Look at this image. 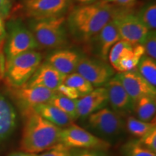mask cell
Returning a JSON list of instances; mask_svg holds the SVG:
<instances>
[{"mask_svg":"<svg viewBox=\"0 0 156 156\" xmlns=\"http://www.w3.org/2000/svg\"><path fill=\"white\" fill-rule=\"evenodd\" d=\"M116 10L102 1L82 4L66 17L68 33L78 42L88 43L113 18Z\"/></svg>","mask_w":156,"mask_h":156,"instance_id":"6da1fadb","label":"cell"},{"mask_svg":"<svg viewBox=\"0 0 156 156\" xmlns=\"http://www.w3.org/2000/svg\"><path fill=\"white\" fill-rule=\"evenodd\" d=\"M22 114L24 125L20 143L21 151L38 154L59 143L62 129L45 119L34 109Z\"/></svg>","mask_w":156,"mask_h":156,"instance_id":"7a4b0ae2","label":"cell"},{"mask_svg":"<svg viewBox=\"0 0 156 156\" xmlns=\"http://www.w3.org/2000/svg\"><path fill=\"white\" fill-rule=\"evenodd\" d=\"M29 28L39 47L60 49L68 44L65 16L50 19H31Z\"/></svg>","mask_w":156,"mask_h":156,"instance_id":"3957f363","label":"cell"},{"mask_svg":"<svg viewBox=\"0 0 156 156\" xmlns=\"http://www.w3.org/2000/svg\"><path fill=\"white\" fill-rule=\"evenodd\" d=\"M41 53L36 50L20 54L5 62V82L9 87L25 85L42 62Z\"/></svg>","mask_w":156,"mask_h":156,"instance_id":"277c9868","label":"cell"},{"mask_svg":"<svg viewBox=\"0 0 156 156\" xmlns=\"http://www.w3.org/2000/svg\"><path fill=\"white\" fill-rule=\"evenodd\" d=\"M87 127L101 139L111 140L120 137L125 130V121L111 108L105 107L87 117Z\"/></svg>","mask_w":156,"mask_h":156,"instance_id":"5b68a950","label":"cell"},{"mask_svg":"<svg viewBox=\"0 0 156 156\" xmlns=\"http://www.w3.org/2000/svg\"><path fill=\"white\" fill-rule=\"evenodd\" d=\"M59 143L69 149L106 151L112 144L73 123L62 129Z\"/></svg>","mask_w":156,"mask_h":156,"instance_id":"8992f818","label":"cell"},{"mask_svg":"<svg viewBox=\"0 0 156 156\" xmlns=\"http://www.w3.org/2000/svg\"><path fill=\"white\" fill-rule=\"evenodd\" d=\"M144 55L145 51L142 44H132L120 40L111 48L108 58L113 69L123 73L135 69Z\"/></svg>","mask_w":156,"mask_h":156,"instance_id":"52a82bcc","label":"cell"},{"mask_svg":"<svg viewBox=\"0 0 156 156\" xmlns=\"http://www.w3.org/2000/svg\"><path fill=\"white\" fill-rule=\"evenodd\" d=\"M121 40L132 44H142L149 30L139 17L125 9L116 10L113 17Z\"/></svg>","mask_w":156,"mask_h":156,"instance_id":"ba28073f","label":"cell"},{"mask_svg":"<svg viewBox=\"0 0 156 156\" xmlns=\"http://www.w3.org/2000/svg\"><path fill=\"white\" fill-rule=\"evenodd\" d=\"M72 2V0H25L23 9L31 19L57 18L65 16Z\"/></svg>","mask_w":156,"mask_h":156,"instance_id":"9c48e42d","label":"cell"},{"mask_svg":"<svg viewBox=\"0 0 156 156\" xmlns=\"http://www.w3.org/2000/svg\"><path fill=\"white\" fill-rule=\"evenodd\" d=\"M94 87H104L114 76L115 70L101 58L82 56L75 70Z\"/></svg>","mask_w":156,"mask_h":156,"instance_id":"30bf717a","label":"cell"},{"mask_svg":"<svg viewBox=\"0 0 156 156\" xmlns=\"http://www.w3.org/2000/svg\"><path fill=\"white\" fill-rule=\"evenodd\" d=\"M39 48L38 43L29 29L19 22L12 23L5 47V62L23 52Z\"/></svg>","mask_w":156,"mask_h":156,"instance_id":"8fae6325","label":"cell"},{"mask_svg":"<svg viewBox=\"0 0 156 156\" xmlns=\"http://www.w3.org/2000/svg\"><path fill=\"white\" fill-rule=\"evenodd\" d=\"M9 93L21 112L34 109L38 105L48 103L55 91L37 86L23 85L18 87H9Z\"/></svg>","mask_w":156,"mask_h":156,"instance_id":"7c38bea8","label":"cell"},{"mask_svg":"<svg viewBox=\"0 0 156 156\" xmlns=\"http://www.w3.org/2000/svg\"><path fill=\"white\" fill-rule=\"evenodd\" d=\"M104 87L112 110L122 118L133 114L134 102L116 76L114 75Z\"/></svg>","mask_w":156,"mask_h":156,"instance_id":"4fadbf2b","label":"cell"},{"mask_svg":"<svg viewBox=\"0 0 156 156\" xmlns=\"http://www.w3.org/2000/svg\"><path fill=\"white\" fill-rule=\"evenodd\" d=\"M115 76L122 83L134 103L142 97H155L156 88L151 86L140 75L137 70L119 73Z\"/></svg>","mask_w":156,"mask_h":156,"instance_id":"5bb4252c","label":"cell"},{"mask_svg":"<svg viewBox=\"0 0 156 156\" xmlns=\"http://www.w3.org/2000/svg\"><path fill=\"white\" fill-rule=\"evenodd\" d=\"M120 40L119 33L112 18L87 44L101 59L106 62L111 48Z\"/></svg>","mask_w":156,"mask_h":156,"instance_id":"9a60e30c","label":"cell"},{"mask_svg":"<svg viewBox=\"0 0 156 156\" xmlns=\"http://www.w3.org/2000/svg\"><path fill=\"white\" fill-rule=\"evenodd\" d=\"M65 76L57 71L47 62H45L39 65L34 75L25 85L44 87L56 92L58 87L63 83Z\"/></svg>","mask_w":156,"mask_h":156,"instance_id":"2e32d148","label":"cell"},{"mask_svg":"<svg viewBox=\"0 0 156 156\" xmlns=\"http://www.w3.org/2000/svg\"><path fill=\"white\" fill-rule=\"evenodd\" d=\"M108 104V95L106 87L94 88L90 93L77 100L78 119H86L90 114L106 107Z\"/></svg>","mask_w":156,"mask_h":156,"instance_id":"e0dca14e","label":"cell"},{"mask_svg":"<svg viewBox=\"0 0 156 156\" xmlns=\"http://www.w3.org/2000/svg\"><path fill=\"white\" fill-rule=\"evenodd\" d=\"M81 57L75 51L60 48L48 55L46 62L62 75H67L75 73Z\"/></svg>","mask_w":156,"mask_h":156,"instance_id":"ac0fdd59","label":"cell"},{"mask_svg":"<svg viewBox=\"0 0 156 156\" xmlns=\"http://www.w3.org/2000/svg\"><path fill=\"white\" fill-rule=\"evenodd\" d=\"M17 116L14 106L0 93V142L8 139L17 126Z\"/></svg>","mask_w":156,"mask_h":156,"instance_id":"d6986e66","label":"cell"},{"mask_svg":"<svg viewBox=\"0 0 156 156\" xmlns=\"http://www.w3.org/2000/svg\"><path fill=\"white\" fill-rule=\"evenodd\" d=\"M34 110L45 119L61 129L73 124V121L65 113L48 102L38 105Z\"/></svg>","mask_w":156,"mask_h":156,"instance_id":"ffe728a7","label":"cell"},{"mask_svg":"<svg viewBox=\"0 0 156 156\" xmlns=\"http://www.w3.org/2000/svg\"><path fill=\"white\" fill-rule=\"evenodd\" d=\"M155 97H142L134 103L133 114H135L136 118L142 122H153L155 119Z\"/></svg>","mask_w":156,"mask_h":156,"instance_id":"44dd1931","label":"cell"},{"mask_svg":"<svg viewBox=\"0 0 156 156\" xmlns=\"http://www.w3.org/2000/svg\"><path fill=\"white\" fill-rule=\"evenodd\" d=\"M155 127V120L151 122H145L130 115L126 117L125 129L131 135L140 140L146 134Z\"/></svg>","mask_w":156,"mask_h":156,"instance_id":"7402d4cb","label":"cell"},{"mask_svg":"<svg viewBox=\"0 0 156 156\" xmlns=\"http://www.w3.org/2000/svg\"><path fill=\"white\" fill-rule=\"evenodd\" d=\"M77 100L68 98L67 97L56 93L48 101V103L59 108L64 113H65L73 122H75L78 119Z\"/></svg>","mask_w":156,"mask_h":156,"instance_id":"603a6c76","label":"cell"},{"mask_svg":"<svg viewBox=\"0 0 156 156\" xmlns=\"http://www.w3.org/2000/svg\"><path fill=\"white\" fill-rule=\"evenodd\" d=\"M137 72L151 86L156 88V62L153 58L144 55L140 60Z\"/></svg>","mask_w":156,"mask_h":156,"instance_id":"cb8c5ba5","label":"cell"},{"mask_svg":"<svg viewBox=\"0 0 156 156\" xmlns=\"http://www.w3.org/2000/svg\"><path fill=\"white\" fill-rule=\"evenodd\" d=\"M63 83L75 88L79 93L80 97L90 93L95 88L92 84L76 72L66 75Z\"/></svg>","mask_w":156,"mask_h":156,"instance_id":"d4e9b609","label":"cell"},{"mask_svg":"<svg viewBox=\"0 0 156 156\" xmlns=\"http://www.w3.org/2000/svg\"><path fill=\"white\" fill-rule=\"evenodd\" d=\"M136 16L149 30L156 29V4L155 2L147 3L140 9Z\"/></svg>","mask_w":156,"mask_h":156,"instance_id":"484cf974","label":"cell"},{"mask_svg":"<svg viewBox=\"0 0 156 156\" xmlns=\"http://www.w3.org/2000/svg\"><path fill=\"white\" fill-rule=\"evenodd\" d=\"M124 156H156L155 153L143 147L139 140H131L124 144L122 147Z\"/></svg>","mask_w":156,"mask_h":156,"instance_id":"4316f807","label":"cell"},{"mask_svg":"<svg viewBox=\"0 0 156 156\" xmlns=\"http://www.w3.org/2000/svg\"><path fill=\"white\" fill-rule=\"evenodd\" d=\"M142 46L145 51V55L148 57L156 59V32L155 30H149L146 36Z\"/></svg>","mask_w":156,"mask_h":156,"instance_id":"83f0119b","label":"cell"},{"mask_svg":"<svg viewBox=\"0 0 156 156\" xmlns=\"http://www.w3.org/2000/svg\"><path fill=\"white\" fill-rule=\"evenodd\" d=\"M138 140L143 147L153 153H156V128H154Z\"/></svg>","mask_w":156,"mask_h":156,"instance_id":"f1b7e54d","label":"cell"},{"mask_svg":"<svg viewBox=\"0 0 156 156\" xmlns=\"http://www.w3.org/2000/svg\"><path fill=\"white\" fill-rule=\"evenodd\" d=\"M69 152L70 149L62 144L58 143L48 151H44V153L38 155V156H69Z\"/></svg>","mask_w":156,"mask_h":156,"instance_id":"f546056e","label":"cell"},{"mask_svg":"<svg viewBox=\"0 0 156 156\" xmlns=\"http://www.w3.org/2000/svg\"><path fill=\"white\" fill-rule=\"evenodd\" d=\"M56 93L63 95V96L67 97L68 98L73 99V100H77V99L80 98L79 93L75 88L64 85V83L61 84L58 87V88L56 90Z\"/></svg>","mask_w":156,"mask_h":156,"instance_id":"4dcf8cb0","label":"cell"},{"mask_svg":"<svg viewBox=\"0 0 156 156\" xmlns=\"http://www.w3.org/2000/svg\"><path fill=\"white\" fill-rule=\"evenodd\" d=\"M113 2L122 7V9L129 10L136 5L137 0H114Z\"/></svg>","mask_w":156,"mask_h":156,"instance_id":"1f68e13d","label":"cell"},{"mask_svg":"<svg viewBox=\"0 0 156 156\" xmlns=\"http://www.w3.org/2000/svg\"><path fill=\"white\" fill-rule=\"evenodd\" d=\"M11 7V0H0V18H5L9 15Z\"/></svg>","mask_w":156,"mask_h":156,"instance_id":"d6a6232c","label":"cell"},{"mask_svg":"<svg viewBox=\"0 0 156 156\" xmlns=\"http://www.w3.org/2000/svg\"><path fill=\"white\" fill-rule=\"evenodd\" d=\"M92 151L85 149H70L69 156H91Z\"/></svg>","mask_w":156,"mask_h":156,"instance_id":"836d02e7","label":"cell"},{"mask_svg":"<svg viewBox=\"0 0 156 156\" xmlns=\"http://www.w3.org/2000/svg\"><path fill=\"white\" fill-rule=\"evenodd\" d=\"M3 44H0V81L3 79L5 69V58L2 51Z\"/></svg>","mask_w":156,"mask_h":156,"instance_id":"e575fe53","label":"cell"},{"mask_svg":"<svg viewBox=\"0 0 156 156\" xmlns=\"http://www.w3.org/2000/svg\"><path fill=\"white\" fill-rule=\"evenodd\" d=\"M6 37V30L3 19L0 18V44H3Z\"/></svg>","mask_w":156,"mask_h":156,"instance_id":"d590c367","label":"cell"},{"mask_svg":"<svg viewBox=\"0 0 156 156\" xmlns=\"http://www.w3.org/2000/svg\"><path fill=\"white\" fill-rule=\"evenodd\" d=\"M8 156H38V154H34V153H25V152L20 151V152H16V153H13L9 155Z\"/></svg>","mask_w":156,"mask_h":156,"instance_id":"8d00e7d4","label":"cell"},{"mask_svg":"<svg viewBox=\"0 0 156 156\" xmlns=\"http://www.w3.org/2000/svg\"><path fill=\"white\" fill-rule=\"evenodd\" d=\"M91 156H108L105 153V151H92Z\"/></svg>","mask_w":156,"mask_h":156,"instance_id":"74e56055","label":"cell"},{"mask_svg":"<svg viewBox=\"0 0 156 156\" xmlns=\"http://www.w3.org/2000/svg\"><path fill=\"white\" fill-rule=\"evenodd\" d=\"M77 1L80 2L81 4L85 5V4H91L96 2H98V0H77Z\"/></svg>","mask_w":156,"mask_h":156,"instance_id":"f35d334b","label":"cell"},{"mask_svg":"<svg viewBox=\"0 0 156 156\" xmlns=\"http://www.w3.org/2000/svg\"><path fill=\"white\" fill-rule=\"evenodd\" d=\"M102 2H106V3H112L113 2H114V0H102Z\"/></svg>","mask_w":156,"mask_h":156,"instance_id":"ab89813d","label":"cell"}]
</instances>
